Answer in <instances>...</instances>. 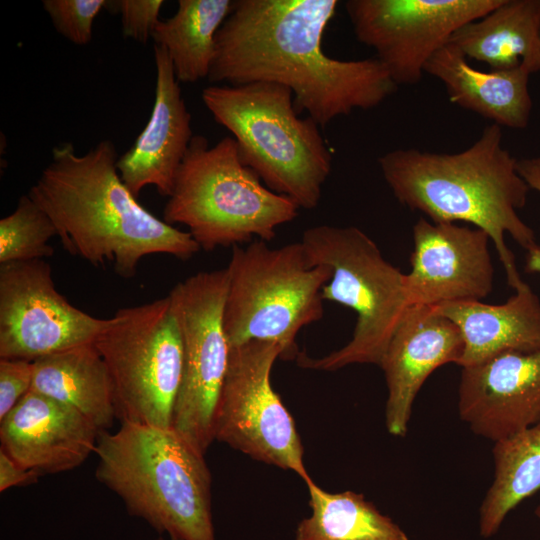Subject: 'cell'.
Returning a JSON list of instances; mask_svg holds the SVG:
<instances>
[{
    "mask_svg": "<svg viewBox=\"0 0 540 540\" xmlns=\"http://www.w3.org/2000/svg\"><path fill=\"white\" fill-rule=\"evenodd\" d=\"M337 0H237L217 32L208 80L288 87L298 113L320 128L379 106L397 89L376 57L339 60L322 49Z\"/></svg>",
    "mask_w": 540,
    "mask_h": 540,
    "instance_id": "cell-1",
    "label": "cell"
},
{
    "mask_svg": "<svg viewBox=\"0 0 540 540\" xmlns=\"http://www.w3.org/2000/svg\"><path fill=\"white\" fill-rule=\"evenodd\" d=\"M117 159L110 140L82 155L72 143L52 149L28 194L50 216L64 248L93 265L111 262L122 278H132L148 255L191 258L198 243L137 201L121 179Z\"/></svg>",
    "mask_w": 540,
    "mask_h": 540,
    "instance_id": "cell-2",
    "label": "cell"
},
{
    "mask_svg": "<svg viewBox=\"0 0 540 540\" xmlns=\"http://www.w3.org/2000/svg\"><path fill=\"white\" fill-rule=\"evenodd\" d=\"M394 197L432 222L463 221L485 231L496 247L514 290L524 281L505 235L526 251L537 246L535 233L519 217L530 187L517 171V159L502 145L501 127L486 126L480 137L457 153L399 148L378 158Z\"/></svg>",
    "mask_w": 540,
    "mask_h": 540,
    "instance_id": "cell-3",
    "label": "cell"
},
{
    "mask_svg": "<svg viewBox=\"0 0 540 540\" xmlns=\"http://www.w3.org/2000/svg\"><path fill=\"white\" fill-rule=\"evenodd\" d=\"M96 479L129 515L177 540H216L212 477L203 455L172 428L122 422L101 431Z\"/></svg>",
    "mask_w": 540,
    "mask_h": 540,
    "instance_id": "cell-4",
    "label": "cell"
},
{
    "mask_svg": "<svg viewBox=\"0 0 540 540\" xmlns=\"http://www.w3.org/2000/svg\"><path fill=\"white\" fill-rule=\"evenodd\" d=\"M202 100L235 139L243 163L271 191L298 208L318 206L332 169V155L319 125L299 117L292 91L272 82L212 84Z\"/></svg>",
    "mask_w": 540,
    "mask_h": 540,
    "instance_id": "cell-5",
    "label": "cell"
},
{
    "mask_svg": "<svg viewBox=\"0 0 540 540\" xmlns=\"http://www.w3.org/2000/svg\"><path fill=\"white\" fill-rule=\"evenodd\" d=\"M298 206L268 189L246 166L233 137L214 146L193 136L163 210V220L182 224L206 251L258 238L271 241L276 229L293 221Z\"/></svg>",
    "mask_w": 540,
    "mask_h": 540,
    "instance_id": "cell-6",
    "label": "cell"
},
{
    "mask_svg": "<svg viewBox=\"0 0 540 540\" xmlns=\"http://www.w3.org/2000/svg\"><path fill=\"white\" fill-rule=\"evenodd\" d=\"M311 265H326L331 279L323 300L356 313L351 340L323 357L300 352L295 359L306 369L335 371L351 364L380 365L389 341L409 307L404 274L382 255L377 244L354 226L318 225L301 239Z\"/></svg>",
    "mask_w": 540,
    "mask_h": 540,
    "instance_id": "cell-7",
    "label": "cell"
},
{
    "mask_svg": "<svg viewBox=\"0 0 540 540\" xmlns=\"http://www.w3.org/2000/svg\"><path fill=\"white\" fill-rule=\"evenodd\" d=\"M226 268L224 329L230 347L270 341L282 348L281 359H296L299 331L323 317L322 288L331 269L311 265L301 241L271 248L259 239L233 246Z\"/></svg>",
    "mask_w": 540,
    "mask_h": 540,
    "instance_id": "cell-8",
    "label": "cell"
},
{
    "mask_svg": "<svg viewBox=\"0 0 540 540\" xmlns=\"http://www.w3.org/2000/svg\"><path fill=\"white\" fill-rule=\"evenodd\" d=\"M94 344L112 380L116 418L171 428L184 358L169 297L119 309Z\"/></svg>",
    "mask_w": 540,
    "mask_h": 540,
    "instance_id": "cell-9",
    "label": "cell"
},
{
    "mask_svg": "<svg viewBox=\"0 0 540 540\" xmlns=\"http://www.w3.org/2000/svg\"><path fill=\"white\" fill-rule=\"evenodd\" d=\"M227 289L223 268L194 274L168 295L184 358L171 428L203 456L215 440L216 409L230 357L224 329Z\"/></svg>",
    "mask_w": 540,
    "mask_h": 540,
    "instance_id": "cell-10",
    "label": "cell"
},
{
    "mask_svg": "<svg viewBox=\"0 0 540 540\" xmlns=\"http://www.w3.org/2000/svg\"><path fill=\"white\" fill-rule=\"evenodd\" d=\"M282 348L253 340L231 347L215 415V440L251 458L311 480L294 419L271 385Z\"/></svg>",
    "mask_w": 540,
    "mask_h": 540,
    "instance_id": "cell-11",
    "label": "cell"
},
{
    "mask_svg": "<svg viewBox=\"0 0 540 540\" xmlns=\"http://www.w3.org/2000/svg\"><path fill=\"white\" fill-rule=\"evenodd\" d=\"M502 0H349L345 9L359 42L372 48L393 82L416 85L429 59L461 26Z\"/></svg>",
    "mask_w": 540,
    "mask_h": 540,
    "instance_id": "cell-12",
    "label": "cell"
},
{
    "mask_svg": "<svg viewBox=\"0 0 540 540\" xmlns=\"http://www.w3.org/2000/svg\"><path fill=\"white\" fill-rule=\"evenodd\" d=\"M109 321L66 300L43 259L1 264L0 358L34 361L94 344Z\"/></svg>",
    "mask_w": 540,
    "mask_h": 540,
    "instance_id": "cell-13",
    "label": "cell"
},
{
    "mask_svg": "<svg viewBox=\"0 0 540 540\" xmlns=\"http://www.w3.org/2000/svg\"><path fill=\"white\" fill-rule=\"evenodd\" d=\"M489 235L456 223L420 218L413 226L411 271L404 274L409 305L480 301L493 288Z\"/></svg>",
    "mask_w": 540,
    "mask_h": 540,
    "instance_id": "cell-14",
    "label": "cell"
},
{
    "mask_svg": "<svg viewBox=\"0 0 540 540\" xmlns=\"http://www.w3.org/2000/svg\"><path fill=\"white\" fill-rule=\"evenodd\" d=\"M459 416L478 436L499 441L540 421V350L505 352L463 367Z\"/></svg>",
    "mask_w": 540,
    "mask_h": 540,
    "instance_id": "cell-15",
    "label": "cell"
},
{
    "mask_svg": "<svg viewBox=\"0 0 540 540\" xmlns=\"http://www.w3.org/2000/svg\"><path fill=\"white\" fill-rule=\"evenodd\" d=\"M464 340L458 326L434 306L409 305L393 333L380 367L388 396V432L404 437L413 402L429 375L447 363L459 364Z\"/></svg>",
    "mask_w": 540,
    "mask_h": 540,
    "instance_id": "cell-16",
    "label": "cell"
},
{
    "mask_svg": "<svg viewBox=\"0 0 540 540\" xmlns=\"http://www.w3.org/2000/svg\"><path fill=\"white\" fill-rule=\"evenodd\" d=\"M100 432L75 408L30 390L0 420V448L26 469L55 474L95 453Z\"/></svg>",
    "mask_w": 540,
    "mask_h": 540,
    "instance_id": "cell-17",
    "label": "cell"
},
{
    "mask_svg": "<svg viewBox=\"0 0 540 540\" xmlns=\"http://www.w3.org/2000/svg\"><path fill=\"white\" fill-rule=\"evenodd\" d=\"M153 51L156 85L151 115L134 144L116 162L122 181L135 197L146 186L170 196L193 138L191 114L170 58L160 46L154 45Z\"/></svg>",
    "mask_w": 540,
    "mask_h": 540,
    "instance_id": "cell-18",
    "label": "cell"
},
{
    "mask_svg": "<svg viewBox=\"0 0 540 540\" xmlns=\"http://www.w3.org/2000/svg\"><path fill=\"white\" fill-rule=\"evenodd\" d=\"M434 307L462 334L464 351L458 364L462 368L505 352L540 350V300L525 282L500 305L467 301Z\"/></svg>",
    "mask_w": 540,
    "mask_h": 540,
    "instance_id": "cell-19",
    "label": "cell"
},
{
    "mask_svg": "<svg viewBox=\"0 0 540 540\" xmlns=\"http://www.w3.org/2000/svg\"><path fill=\"white\" fill-rule=\"evenodd\" d=\"M425 73L443 84L453 104L500 127L523 129L528 126L532 111L531 72L523 65L508 70L480 71L457 49L446 44L429 59Z\"/></svg>",
    "mask_w": 540,
    "mask_h": 540,
    "instance_id": "cell-20",
    "label": "cell"
},
{
    "mask_svg": "<svg viewBox=\"0 0 540 540\" xmlns=\"http://www.w3.org/2000/svg\"><path fill=\"white\" fill-rule=\"evenodd\" d=\"M467 59L508 70L540 71V0H502L487 15L457 29L448 40Z\"/></svg>",
    "mask_w": 540,
    "mask_h": 540,
    "instance_id": "cell-21",
    "label": "cell"
},
{
    "mask_svg": "<svg viewBox=\"0 0 540 540\" xmlns=\"http://www.w3.org/2000/svg\"><path fill=\"white\" fill-rule=\"evenodd\" d=\"M32 391L69 405L100 431L116 418L113 384L95 344L50 354L33 361Z\"/></svg>",
    "mask_w": 540,
    "mask_h": 540,
    "instance_id": "cell-22",
    "label": "cell"
},
{
    "mask_svg": "<svg viewBox=\"0 0 540 540\" xmlns=\"http://www.w3.org/2000/svg\"><path fill=\"white\" fill-rule=\"evenodd\" d=\"M230 0H179L175 14L156 25L152 39L166 50L178 82L208 78L218 30L229 15Z\"/></svg>",
    "mask_w": 540,
    "mask_h": 540,
    "instance_id": "cell-23",
    "label": "cell"
},
{
    "mask_svg": "<svg viewBox=\"0 0 540 540\" xmlns=\"http://www.w3.org/2000/svg\"><path fill=\"white\" fill-rule=\"evenodd\" d=\"M493 481L479 508V534L494 536L517 505L540 490V421L494 442Z\"/></svg>",
    "mask_w": 540,
    "mask_h": 540,
    "instance_id": "cell-24",
    "label": "cell"
},
{
    "mask_svg": "<svg viewBox=\"0 0 540 540\" xmlns=\"http://www.w3.org/2000/svg\"><path fill=\"white\" fill-rule=\"evenodd\" d=\"M310 516L296 528V540H409L404 530L390 517L353 491L330 493L311 479Z\"/></svg>",
    "mask_w": 540,
    "mask_h": 540,
    "instance_id": "cell-25",
    "label": "cell"
},
{
    "mask_svg": "<svg viewBox=\"0 0 540 540\" xmlns=\"http://www.w3.org/2000/svg\"><path fill=\"white\" fill-rule=\"evenodd\" d=\"M54 236L50 216L29 194L22 195L15 210L0 220V264L52 256L48 242Z\"/></svg>",
    "mask_w": 540,
    "mask_h": 540,
    "instance_id": "cell-26",
    "label": "cell"
},
{
    "mask_svg": "<svg viewBox=\"0 0 540 540\" xmlns=\"http://www.w3.org/2000/svg\"><path fill=\"white\" fill-rule=\"evenodd\" d=\"M106 0H44L42 5L56 31L75 45H87L93 23Z\"/></svg>",
    "mask_w": 540,
    "mask_h": 540,
    "instance_id": "cell-27",
    "label": "cell"
},
{
    "mask_svg": "<svg viewBox=\"0 0 540 540\" xmlns=\"http://www.w3.org/2000/svg\"><path fill=\"white\" fill-rule=\"evenodd\" d=\"M162 0H119L115 2L121 16L122 35L146 43L160 21Z\"/></svg>",
    "mask_w": 540,
    "mask_h": 540,
    "instance_id": "cell-28",
    "label": "cell"
},
{
    "mask_svg": "<svg viewBox=\"0 0 540 540\" xmlns=\"http://www.w3.org/2000/svg\"><path fill=\"white\" fill-rule=\"evenodd\" d=\"M33 372V361L0 358V420L30 391Z\"/></svg>",
    "mask_w": 540,
    "mask_h": 540,
    "instance_id": "cell-29",
    "label": "cell"
},
{
    "mask_svg": "<svg viewBox=\"0 0 540 540\" xmlns=\"http://www.w3.org/2000/svg\"><path fill=\"white\" fill-rule=\"evenodd\" d=\"M41 474L24 468L0 448V492L37 482Z\"/></svg>",
    "mask_w": 540,
    "mask_h": 540,
    "instance_id": "cell-30",
    "label": "cell"
},
{
    "mask_svg": "<svg viewBox=\"0 0 540 540\" xmlns=\"http://www.w3.org/2000/svg\"><path fill=\"white\" fill-rule=\"evenodd\" d=\"M518 171L530 189L540 192V156L522 160L518 166ZM525 270L530 273H540L539 245L527 251Z\"/></svg>",
    "mask_w": 540,
    "mask_h": 540,
    "instance_id": "cell-31",
    "label": "cell"
},
{
    "mask_svg": "<svg viewBox=\"0 0 540 540\" xmlns=\"http://www.w3.org/2000/svg\"><path fill=\"white\" fill-rule=\"evenodd\" d=\"M535 515L539 521V524H540V504L536 507L535 509Z\"/></svg>",
    "mask_w": 540,
    "mask_h": 540,
    "instance_id": "cell-32",
    "label": "cell"
},
{
    "mask_svg": "<svg viewBox=\"0 0 540 540\" xmlns=\"http://www.w3.org/2000/svg\"><path fill=\"white\" fill-rule=\"evenodd\" d=\"M156 540H165L162 536H159ZM170 540H177V539H171Z\"/></svg>",
    "mask_w": 540,
    "mask_h": 540,
    "instance_id": "cell-33",
    "label": "cell"
}]
</instances>
